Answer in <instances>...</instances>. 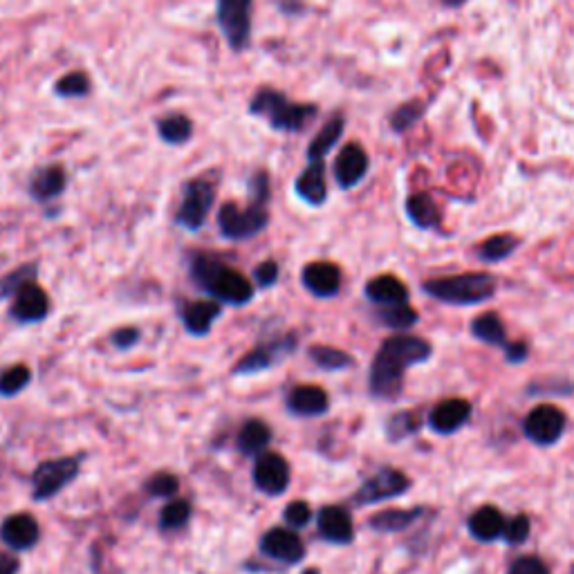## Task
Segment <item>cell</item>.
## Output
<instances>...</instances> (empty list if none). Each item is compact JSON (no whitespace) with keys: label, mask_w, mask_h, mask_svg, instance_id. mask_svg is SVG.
<instances>
[{"label":"cell","mask_w":574,"mask_h":574,"mask_svg":"<svg viewBox=\"0 0 574 574\" xmlns=\"http://www.w3.org/2000/svg\"><path fill=\"white\" fill-rule=\"evenodd\" d=\"M471 418V404L467 400H442L429 413V427L440 435H451L460 431Z\"/></svg>","instance_id":"cell-20"},{"label":"cell","mask_w":574,"mask_h":574,"mask_svg":"<svg viewBox=\"0 0 574 574\" xmlns=\"http://www.w3.org/2000/svg\"><path fill=\"white\" fill-rule=\"evenodd\" d=\"M317 527H319L321 539L332 545H348L355 539L353 516H350L346 509L339 505L321 507L317 514Z\"/></svg>","instance_id":"cell-16"},{"label":"cell","mask_w":574,"mask_h":574,"mask_svg":"<svg viewBox=\"0 0 574 574\" xmlns=\"http://www.w3.org/2000/svg\"><path fill=\"white\" fill-rule=\"evenodd\" d=\"M424 110H427V106L420 104V101H411V104L400 106L391 115V128L395 133H406L413 124L420 122Z\"/></svg>","instance_id":"cell-40"},{"label":"cell","mask_w":574,"mask_h":574,"mask_svg":"<svg viewBox=\"0 0 574 574\" xmlns=\"http://www.w3.org/2000/svg\"><path fill=\"white\" fill-rule=\"evenodd\" d=\"M68 187V175L66 169L59 164L43 166V169L34 171L30 182H27V191L36 202H50L59 198Z\"/></svg>","instance_id":"cell-22"},{"label":"cell","mask_w":574,"mask_h":574,"mask_svg":"<svg viewBox=\"0 0 574 574\" xmlns=\"http://www.w3.org/2000/svg\"><path fill=\"white\" fill-rule=\"evenodd\" d=\"M32 382V370L25 364H16L0 373V397L21 395Z\"/></svg>","instance_id":"cell-35"},{"label":"cell","mask_w":574,"mask_h":574,"mask_svg":"<svg viewBox=\"0 0 574 574\" xmlns=\"http://www.w3.org/2000/svg\"><path fill=\"white\" fill-rule=\"evenodd\" d=\"M505 516L498 507L494 505H483L478 507L474 514L469 516V534L474 536L480 543H494L498 539H503L505 532Z\"/></svg>","instance_id":"cell-24"},{"label":"cell","mask_w":574,"mask_h":574,"mask_svg":"<svg viewBox=\"0 0 574 574\" xmlns=\"http://www.w3.org/2000/svg\"><path fill=\"white\" fill-rule=\"evenodd\" d=\"M283 518H285V523L292 527V530H303L305 525H310L312 521V509L310 505L305 503V501H292L290 505L285 507V512H283Z\"/></svg>","instance_id":"cell-43"},{"label":"cell","mask_w":574,"mask_h":574,"mask_svg":"<svg viewBox=\"0 0 574 574\" xmlns=\"http://www.w3.org/2000/svg\"><path fill=\"white\" fill-rule=\"evenodd\" d=\"M368 155L359 144H348L341 148V153L335 160V180L341 189H353L366 178L368 173Z\"/></svg>","instance_id":"cell-19"},{"label":"cell","mask_w":574,"mask_h":574,"mask_svg":"<svg viewBox=\"0 0 574 574\" xmlns=\"http://www.w3.org/2000/svg\"><path fill=\"white\" fill-rule=\"evenodd\" d=\"M471 335L487 346L505 348L507 346V332L505 323L501 321L496 312H485L471 321Z\"/></svg>","instance_id":"cell-28"},{"label":"cell","mask_w":574,"mask_h":574,"mask_svg":"<svg viewBox=\"0 0 574 574\" xmlns=\"http://www.w3.org/2000/svg\"><path fill=\"white\" fill-rule=\"evenodd\" d=\"M191 521V503L184 498H171L160 512V527L164 532L182 530Z\"/></svg>","instance_id":"cell-36"},{"label":"cell","mask_w":574,"mask_h":574,"mask_svg":"<svg viewBox=\"0 0 574 574\" xmlns=\"http://www.w3.org/2000/svg\"><path fill=\"white\" fill-rule=\"evenodd\" d=\"M270 175L256 171L249 180V205L225 202L218 211V229L227 240H249L270 225Z\"/></svg>","instance_id":"cell-2"},{"label":"cell","mask_w":574,"mask_h":574,"mask_svg":"<svg viewBox=\"0 0 574 574\" xmlns=\"http://www.w3.org/2000/svg\"><path fill=\"white\" fill-rule=\"evenodd\" d=\"M285 404L287 411L292 415H299V418H319V415L328 413L330 397L321 386L299 384L290 388Z\"/></svg>","instance_id":"cell-17"},{"label":"cell","mask_w":574,"mask_h":574,"mask_svg":"<svg viewBox=\"0 0 574 574\" xmlns=\"http://www.w3.org/2000/svg\"><path fill=\"white\" fill-rule=\"evenodd\" d=\"M305 574H319L317 570H310V572H305Z\"/></svg>","instance_id":"cell-50"},{"label":"cell","mask_w":574,"mask_h":574,"mask_svg":"<svg viewBox=\"0 0 574 574\" xmlns=\"http://www.w3.org/2000/svg\"><path fill=\"white\" fill-rule=\"evenodd\" d=\"M0 541L12 552H27L41 541V525L32 514L7 516L0 525Z\"/></svg>","instance_id":"cell-15"},{"label":"cell","mask_w":574,"mask_h":574,"mask_svg":"<svg viewBox=\"0 0 574 574\" xmlns=\"http://www.w3.org/2000/svg\"><path fill=\"white\" fill-rule=\"evenodd\" d=\"M518 245H521V240H518L516 236L498 234V236L487 238L485 243L480 245L478 256H480V261H485V263H501L516 252Z\"/></svg>","instance_id":"cell-33"},{"label":"cell","mask_w":574,"mask_h":574,"mask_svg":"<svg viewBox=\"0 0 574 574\" xmlns=\"http://www.w3.org/2000/svg\"><path fill=\"white\" fill-rule=\"evenodd\" d=\"M258 548L267 559L276 563H285V566H299L305 559V543L296 530H285V527H272L261 536Z\"/></svg>","instance_id":"cell-12"},{"label":"cell","mask_w":574,"mask_h":574,"mask_svg":"<svg viewBox=\"0 0 574 574\" xmlns=\"http://www.w3.org/2000/svg\"><path fill=\"white\" fill-rule=\"evenodd\" d=\"M140 337H142L140 328H119L113 332L110 341H113V346H117L119 350H128L140 341Z\"/></svg>","instance_id":"cell-46"},{"label":"cell","mask_w":574,"mask_h":574,"mask_svg":"<svg viewBox=\"0 0 574 574\" xmlns=\"http://www.w3.org/2000/svg\"><path fill=\"white\" fill-rule=\"evenodd\" d=\"M344 126H346L344 115L332 117L330 122L323 126L321 131L314 135V140L310 142L308 162L326 160V155L332 151V148H335V144L341 140V135H344Z\"/></svg>","instance_id":"cell-27"},{"label":"cell","mask_w":574,"mask_h":574,"mask_svg":"<svg viewBox=\"0 0 574 574\" xmlns=\"http://www.w3.org/2000/svg\"><path fill=\"white\" fill-rule=\"evenodd\" d=\"M296 346H299V337L292 335V332L290 335H281L270 341H263V344H258L254 350H249V353L238 361L234 368V375L249 377V375L265 373V370H272L274 366L283 364V361L294 353Z\"/></svg>","instance_id":"cell-9"},{"label":"cell","mask_w":574,"mask_h":574,"mask_svg":"<svg viewBox=\"0 0 574 574\" xmlns=\"http://www.w3.org/2000/svg\"><path fill=\"white\" fill-rule=\"evenodd\" d=\"M36 270H39V265L30 263V265L18 267V270H14L12 274H5L3 279H0V301L9 299V296L14 299V294L21 290L25 283H30L36 279Z\"/></svg>","instance_id":"cell-39"},{"label":"cell","mask_w":574,"mask_h":574,"mask_svg":"<svg viewBox=\"0 0 574 574\" xmlns=\"http://www.w3.org/2000/svg\"><path fill=\"white\" fill-rule=\"evenodd\" d=\"M294 191L303 202L312 207H321L328 200V184H326V160L308 162L303 173L294 182Z\"/></svg>","instance_id":"cell-21"},{"label":"cell","mask_w":574,"mask_h":574,"mask_svg":"<svg viewBox=\"0 0 574 574\" xmlns=\"http://www.w3.org/2000/svg\"><path fill=\"white\" fill-rule=\"evenodd\" d=\"M21 572V561H18L12 550L0 552V574H18Z\"/></svg>","instance_id":"cell-48"},{"label":"cell","mask_w":574,"mask_h":574,"mask_svg":"<svg viewBox=\"0 0 574 574\" xmlns=\"http://www.w3.org/2000/svg\"><path fill=\"white\" fill-rule=\"evenodd\" d=\"M279 274H281V267L276 261H263L261 265L254 267V276H252V283L256 287H261V290H270L276 283H279Z\"/></svg>","instance_id":"cell-44"},{"label":"cell","mask_w":574,"mask_h":574,"mask_svg":"<svg viewBox=\"0 0 574 574\" xmlns=\"http://www.w3.org/2000/svg\"><path fill=\"white\" fill-rule=\"evenodd\" d=\"M364 294L368 301L382 305V308H386V305L409 303V287L391 274L375 276L373 281H368L364 287Z\"/></svg>","instance_id":"cell-25"},{"label":"cell","mask_w":574,"mask_h":574,"mask_svg":"<svg viewBox=\"0 0 574 574\" xmlns=\"http://www.w3.org/2000/svg\"><path fill=\"white\" fill-rule=\"evenodd\" d=\"M157 135H160V140L166 144L182 146L193 137V122L187 115L180 113L166 115L157 122Z\"/></svg>","instance_id":"cell-30"},{"label":"cell","mask_w":574,"mask_h":574,"mask_svg":"<svg viewBox=\"0 0 574 574\" xmlns=\"http://www.w3.org/2000/svg\"><path fill=\"white\" fill-rule=\"evenodd\" d=\"M422 514V509H386V512H379L375 516H370L368 527L375 532H402L406 527L418 521Z\"/></svg>","instance_id":"cell-29"},{"label":"cell","mask_w":574,"mask_h":574,"mask_svg":"<svg viewBox=\"0 0 574 574\" xmlns=\"http://www.w3.org/2000/svg\"><path fill=\"white\" fill-rule=\"evenodd\" d=\"M12 319L18 323H39L43 319H48L50 314V296L48 292L43 290V287L30 281L25 283L21 290L14 294V301H12Z\"/></svg>","instance_id":"cell-14"},{"label":"cell","mask_w":574,"mask_h":574,"mask_svg":"<svg viewBox=\"0 0 574 574\" xmlns=\"http://www.w3.org/2000/svg\"><path fill=\"white\" fill-rule=\"evenodd\" d=\"M144 492L151 498H175L180 492V480L171 471H157L144 483Z\"/></svg>","instance_id":"cell-38"},{"label":"cell","mask_w":574,"mask_h":574,"mask_svg":"<svg viewBox=\"0 0 574 574\" xmlns=\"http://www.w3.org/2000/svg\"><path fill=\"white\" fill-rule=\"evenodd\" d=\"M301 281L305 290L317 299H332L341 290V270L335 263L317 261L303 267Z\"/></svg>","instance_id":"cell-18"},{"label":"cell","mask_w":574,"mask_h":574,"mask_svg":"<svg viewBox=\"0 0 574 574\" xmlns=\"http://www.w3.org/2000/svg\"><path fill=\"white\" fill-rule=\"evenodd\" d=\"M249 115L263 117L279 133H299L317 117L314 104H296L287 99L281 90L261 88L249 101Z\"/></svg>","instance_id":"cell-4"},{"label":"cell","mask_w":574,"mask_h":574,"mask_svg":"<svg viewBox=\"0 0 574 574\" xmlns=\"http://www.w3.org/2000/svg\"><path fill=\"white\" fill-rule=\"evenodd\" d=\"M88 92H90L88 74L79 72V70L63 74V77L54 83V95L61 99H79V97H86Z\"/></svg>","instance_id":"cell-37"},{"label":"cell","mask_w":574,"mask_h":574,"mask_svg":"<svg viewBox=\"0 0 574 574\" xmlns=\"http://www.w3.org/2000/svg\"><path fill=\"white\" fill-rule=\"evenodd\" d=\"M530 518L525 514H518L514 518H509L505 523V532H503V539L509 545H523L527 539H530Z\"/></svg>","instance_id":"cell-42"},{"label":"cell","mask_w":574,"mask_h":574,"mask_svg":"<svg viewBox=\"0 0 574 574\" xmlns=\"http://www.w3.org/2000/svg\"><path fill=\"white\" fill-rule=\"evenodd\" d=\"M420 429V420H418V415L415 413H397L391 418V422H388V438H391L393 442H400L402 438H406V435H411Z\"/></svg>","instance_id":"cell-41"},{"label":"cell","mask_w":574,"mask_h":574,"mask_svg":"<svg viewBox=\"0 0 574 574\" xmlns=\"http://www.w3.org/2000/svg\"><path fill=\"white\" fill-rule=\"evenodd\" d=\"M270 442H272V429L267 427L263 420H256V418L247 420L243 427H240L238 438H236L238 451L247 458L261 456V453H265L267 447H270Z\"/></svg>","instance_id":"cell-26"},{"label":"cell","mask_w":574,"mask_h":574,"mask_svg":"<svg viewBox=\"0 0 574 574\" xmlns=\"http://www.w3.org/2000/svg\"><path fill=\"white\" fill-rule=\"evenodd\" d=\"M507 574H550V570L539 557H521L509 566Z\"/></svg>","instance_id":"cell-45"},{"label":"cell","mask_w":574,"mask_h":574,"mask_svg":"<svg viewBox=\"0 0 574 574\" xmlns=\"http://www.w3.org/2000/svg\"><path fill=\"white\" fill-rule=\"evenodd\" d=\"M292 471L281 453L265 451L254 462V485L265 496H281L290 487Z\"/></svg>","instance_id":"cell-13"},{"label":"cell","mask_w":574,"mask_h":574,"mask_svg":"<svg viewBox=\"0 0 574 574\" xmlns=\"http://www.w3.org/2000/svg\"><path fill=\"white\" fill-rule=\"evenodd\" d=\"M222 314V303L214 299L205 301H193L187 308L182 310V326L193 337H205L214 328V323L220 319Z\"/></svg>","instance_id":"cell-23"},{"label":"cell","mask_w":574,"mask_h":574,"mask_svg":"<svg viewBox=\"0 0 574 574\" xmlns=\"http://www.w3.org/2000/svg\"><path fill=\"white\" fill-rule=\"evenodd\" d=\"M422 290L433 296V299L449 305H478L489 301L496 294V281L494 276L485 272H471L431 279L422 285Z\"/></svg>","instance_id":"cell-5"},{"label":"cell","mask_w":574,"mask_h":574,"mask_svg":"<svg viewBox=\"0 0 574 574\" xmlns=\"http://www.w3.org/2000/svg\"><path fill=\"white\" fill-rule=\"evenodd\" d=\"M191 279L211 299L240 308L254 299L256 285L214 254H193L191 256Z\"/></svg>","instance_id":"cell-3"},{"label":"cell","mask_w":574,"mask_h":574,"mask_svg":"<svg viewBox=\"0 0 574 574\" xmlns=\"http://www.w3.org/2000/svg\"><path fill=\"white\" fill-rule=\"evenodd\" d=\"M431 357V346L422 337L393 335L377 350L370 366V395L377 400H395L402 393L404 373L411 366L424 364Z\"/></svg>","instance_id":"cell-1"},{"label":"cell","mask_w":574,"mask_h":574,"mask_svg":"<svg viewBox=\"0 0 574 574\" xmlns=\"http://www.w3.org/2000/svg\"><path fill=\"white\" fill-rule=\"evenodd\" d=\"M566 422V413H563L559 406L539 404L525 418L523 431L527 438L534 444H539V447H552V444L561 440L563 431H566Z\"/></svg>","instance_id":"cell-10"},{"label":"cell","mask_w":574,"mask_h":574,"mask_svg":"<svg viewBox=\"0 0 574 574\" xmlns=\"http://www.w3.org/2000/svg\"><path fill=\"white\" fill-rule=\"evenodd\" d=\"M81 462H83V456H63V458L41 462L30 478L34 501L45 503V501H52L54 496H59L63 489L77 480Z\"/></svg>","instance_id":"cell-6"},{"label":"cell","mask_w":574,"mask_h":574,"mask_svg":"<svg viewBox=\"0 0 574 574\" xmlns=\"http://www.w3.org/2000/svg\"><path fill=\"white\" fill-rule=\"evenodd\" d=\"M377 317H379V321L384 323V326H388L391 330H397V332L409 330V328L415 326V323L420 321L418 312H415L409 303L386 305V308H382V310L377 312Z\"/></svg>","instance_id":"cell-34"},{"label":"cell","mask_w":574,"mask_h":574,"mask_svg":"<svg viewBox=\"0 0 574 574\" xmlns=\"http://www.w3.org/2000/svg\"><path fill=\"white\" fill-rule=\"evenodd\" d=\"M252 7L254 0H218L216 21L222 39L234 52L247 50L252 39Z\"/></svg>","instance_id":"cell-8"},{"label":"cell","mask_w":574,"mask_h":574,"mask_svg":"<svg viewBox=\"0 0 574 574\" xmlns=\"http://www.w3.org/2000/svg\"><path fill=\"white\" fill-rule=\"evenodd\" d=\"M503 350H505V357L509 364H521V361L527 359V346L521 344V341H516V344H507Z\"/></svg>","instance_id":"cell-47"},{"label":"cell","mask_w":574,"mask_h":574,"mask_svg":"<svg viewBox=\"0 0 574 574\" xmlns=\"http://www.w3.org/2000/svg\"><path fill=\"white\" fill-rule=\"evenodd\" d=\"M411 487V480L402 474L400 469H379L377 474L364 480V485L357 489L355 494V503L357 505H375L388 501V498H397L402 496L406 489Z\"/></svg>","instance_id":"cell-11"},{"label":"cell","mask_w":574,"mask_h":574,"mask_svg":"<svg viewBox=\"0 0 574 574\" xmlns=\"http://www.w3.org/2000/svg\"><path fill=\"white\" fill-rule=\"evenodd\" d=\"M308 357L321 370H328V373H337V370H348L355 366L353 355H348L346 350L332 346H310Z\"/></svg>","instance_id":"cell-32"},{"label":"cell","mask_w":574,"mask_h":574,"mask_svg":"<svg viewBox=\"0 0 574 574\" xmlns=\"http://www.w3.org/2000/svg\"><path fill=\"white\" fill-rule=\"evenodd\" d=\"M442 3L447 7H460V5H465L467 0H442Z\"/></svg>","instance_id":"cell-49"},{"label":"cell","mask_w":574,"mask_h":574,"mask_svg":"<svg viewBox=\"0 0 574 574\" xmlns=\"http://www.w3.org/2000/svg\"><path fill=\"white\" fill-rule=\"evenodd\" d=\"M214 200H216V180H211L209 175L189 180L182 189V200L178 214H175V222L187 231H200L205 227L209 211L214 207Z\"/></svg>","instance_id":"cell-7"},{"label":"cell","mask_w":574,"mask_h":574,"mask_svg":"<svg viewBox=\"0 0 574 574\" xmlns=\"http://www.w3.org/2000/svg\"><path fill=\"white\" fill-rule=\"evenodd\" d=\"M406 214L411 222L420 229H433L440 225V211L438 205L427 196V193H415L406 200Z\"/></svg>","instance_id":"cell-31"}]
</instances>
